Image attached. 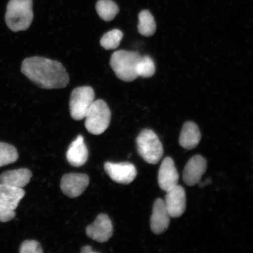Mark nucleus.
Segmentation results:
<instances>
[{
  "instance_id": "16",
  "label": "nucleus",
  "mask_w": 253,
  "mask_h": 253,
  "mask_svg": "<svg viewBox=\"0 0 253 253\" xmlns=\"http://www.w3.org/2000/svg\"><path fill=\"white\" fill-rule=\"evenodd\" d=\"M201 140V133L199 126L194 122H186L180 134L179 142L181 147L188 150L194 149Z\"/></svg>"
},
{
  "instance_id": "15",
  "label": "nucleus",
  "mask_w": 253,
  "mask_h": 253,
  "mask_svg": "<svg viewBox=\"0 0 253 253\" xmlns=\"http://www.w3.org/2000/svg\"><path fill=\"white\" fill-rule=\"evenodd\" d=\"M33 173L27 169L7 170L0 175V183L2 184L23 188L30 182Z\"/></svg>"
},
{
  "instance_id": "1",
  "label": "nucleus",
  "mask_w": 253,
  "mask_h": 253,
  "mask_svg": "<svg viewBox=\"0 0 253 253\" xmlns=\"http://www.w3.org/2000/svg\"><path fill=\"white\" fill-rule=\"evenodd\" d=\"M21 72L38 86L45 89L64 88L70 80L61 63L43 57L33 56L24 60Z\"/></svg>"
},
{
  "instance_id": "25",
  "label": "nucleus",
  "mask_w": 253,
  "mask_h": 253,
  "mask_svg": "<svg viewBox=\"0 0 253 253\" xmlns=\"http://www.w3.org/2000/svg\"><path fill=\"white\" fill-rule=\"evenodd\" d=\"M81 253H96L97 252L94 251L93 248L90 246H86L83 247L81 249Z\"/></svg>"
},
{
  "instance_id": "12",
  "label": "nucleus",
  "mask_w": 253,
  "mask_h": 253,
  "mask_svg": "<svg viewBox=\"0 0 253 253\" xmlns=\"http://www.w3.org/2000/svg\"><path fill=\"white\" fill-rule=\"evenodd\" d=\"M170 215L168 211L165 201L158 198L154 202L150 219L152 232L155 235H161L169 229L170 223Z\"/></svg>"
},
{
  "instance_id": "10",
  "label": "nucleus",
  "mask_w": 253,
  "mask_h": 253,
  "mask_svg": "<svg viewBox=\"0 0 253 253\" xmlns=\"http://www.w3.org/2000/svg\"><path fill=\"white\" fill-rule=\"evenodd\" d=\"M207 169V160L200 155H196L188 161L183 169V181L189 186L198 184Z\"/></svg>"
},
{
  "instance_id": "11",
  "label": "nucleus",
  "mask_w": 253,
  "mask_h": 253,
  "mask_svg": "<svg viewBox=\"0 0 253 253\" xmlns=\"http://www.w3.org/2000/svg\"><path fill=\"white\" fill-rule=\"evenodd\" d=\"M165 204L172 218L181 217L186 210V193L184 188L178 184L167 192Z\"/></svg>"
},
{
  "instance_id": "24",
  "label": "nucleus",
  "mask_w": 253,
  "mask_h": 253,
  "mask_svg": "<svg viewBox=\"0 0 253 253\" xmlns=\"http://www.w3.org/2000/svg\"><path fill=\"white\" fill-rule=\"evenodd\" d=\"M15 214V210L0 205V222H8L14 219Z\"/></svg>"
},
{
  "instance_id": "19",
  "label": "nucleus",
  "mask_w": 253,
  "mask_h": 253,
  "mask_svg": "<svg viewBox=\"0 0 253 253\" xmlns=\"http://www.w3.org/2000/svg\"><path fill=\"white\" fill-rule=\"evenodd\" d=\"M98 15L105 21L113 20L119 12V8L112 0H99L96 5Z\"/></svg>"
},
{
  "instance_id": "26",
  "label": "nucleus",
  "mask_w": 253,
  "mask_h": 253,
  "mask_svg": "<svg viewBox=\"0 0 253 253\" xmlns=\"http://www.w3.org/2000/svg\"><path fill=\"white\" fill-rule=\"evenodd\" d=\"M210 183H211V180L210 178H208L207 180H205L204 182H201V181L198 183V184L201 188H204V186L210 184Z\"/></svg>"
},
{
  "instance_id": "17",
  "label": "nucleus",
  "mask_w": 253,
  "mask_h": 253,
  "mask_svg": "<svg viewBox=\"0 0 253 253\" xmlns=\"http://www.w3.org/2000/svg\"><path fill=\"white\" fill-rule=\"evenodd\" d=\"M25 192L23 188L2 184L0 183V205L15 210Z\"/></svg>"
},
{
  "instance_id": "18",
  "label": "nucleus",
  "mask_w": 253,
  "mask_h": 253,
  "mask_svg": "<svg viewBox=\"0 0 253 253\" xmlns=\"http://www.w3.org/2000/svg\"><path fill=\"white\" fill-rule=\"evenodd\" d=\"M138 31L142 36L149 37L156 33V23L151 12L148 10L140 12L138 15Z\"/></svg>"
},
{
  "instance_id": "6",
  "label": "nucleus",
  "mask_w": 253,
  "mask_h": 253,
  "mask_svg": "<svg viewBox=\"0 0 253 253\" xmlns=\"http://www.w3.org/2000/svg\"><path fill=\"white\" fill-rule=\"evenodd\" d=\"M94 91L90 86H81L74 88L72 91L69 109L72 119L81 120L86 114L94 101Z\"/></svg>"
},
{
  "instance_id": "9",
  "label": "nucleus",
  "mask_w": 253,
  "mask_h": 253,
  "mask_svg": "<svg viewBox=\"0 0 253 253\" xmlns=\"http://www.w3.org/2000/svg\"><path fill=\"white\" fill-rule=\"evenodd\" d=\"M86 235L94 241L104 243L109 241L113 234V226L108 215H98L93 223L86 227Z\"/></svg>"
},
{
  "instance_id": "2",
  "label": "nucleus",
  "mask_w": 253,
  "mask_h": 253,
  "mask_svg": "<svg viewBox=\"0 0 253 253\" xmlns=\"http://www.w3.org/2000/svg\"><path fill=\"white\" fill-rule=\"evenodd\" d=\"M33 0H9L7 5L5 20L12 31H25L33 23Z\"/></svg>"
},
{
  "instance_id": "14",
  "label": "nucleus",
  "mask_w": 253,
  "mask_h": 253,
  "mask_svg": "<svg viewBox=\"0 0 253 253\" xmlns=\"http://www.w3.org/2000/svg\"><path fill=\"white\" fill-rule=\"evenodd\" d=\"M88 152L84 138L79 135L69 145L66 158L69 164L75 167H80L87 162Z\"/></svg>"
},
{
  "instance_id": "21",
  "label": "nucleus",
  "mask_w": 253,
  "mask_h": 253,
  "mask_svg": "<svg viewBox=\"0 0 253 253\" xmlns=\"http://www.w3.org/2000/svg\"><path fill=\"white\" fill-rule=\"evenodd\" d=\"M123 33L118 29L106 33L100 40L101 46L106 50L115 49L118 47L123 39Z\"/></svg>"
},
{
  "instance_id": "20",
  "label": "nucleus",
  "mask_w": 253,
  "mask_h": 253,
  "mask_svg": "<svg viewBox=\"0 0 253 253\" xmlns=\"http://www.w3.org/2000/svg\"><path fill=\"white\" fill-rule=\"evenodd\" d=\"M18 159V153L13 145L0 142V167L14 163Z\"/></svg>"
},
{
  "instance_id": "5",
  "label": "nucleus",
  "mask_w": 253,
  "mask_h": 253,
  "mask_svg": "<svg viewBox=\"0 0 253 253\" xmlns=\"http://www.w3.org/2000/svg\"><path fill=\"white\" fill-rule=\"evenodd\" d=\"M85 126L88 132L100 135L108 128L111 120V111L102 99L94 100L85 117Z\"/></svg>"
},
{
  "instance_id": "8",
  "label": "nucleus",
  "mask_w": 253,
  "mask_h": 253,
  "mask_svg": "<svg viewBox=\"0 0 253 253\" xmlns=\"http://www.w3.org/2000/svg\"><path fill=\"white\" fill-rule=\"evenodd\" d=\"M89 184V178L84 173H69L63 175L61 182V189L69 198L79 197Z\"/></svg>"
},
{
  "instance_id": "13",
  "label": "nucleus",
  "mask_w": 253,
  "mask_h": 253,
  "mask_svg": "<svg viewBox=\"0 0 253 253\" xmlns=\"http://www.w3.org/2000/svg\"><path fill=\"white\" fill-rule=\"evenodd\" d=\"M158 185L163 191L167 192L178 185L179 174L171 158H164L158 172Z\"/></svg>"
},
{
  "instance_id": "23",
  "label": "nucleus",
  "mask_w": 253,
  "mask_h": 253,
  "mask_svg": "<svg viewBox=\"0 0 253 253\" xmlns=\"http://www.w3.org/2000/svg\"><path fill=\"white\" fill-rule=\"evenodd\" d=\"M42 247L40 243L36 240H25L22 243L20 248V253H42Z\"/></svg>"
},
{
  "instance_id": "22",
  "label": "nucleus",
  "mask_w": 253,
  "mask_h": 253,
  "mask_svg": "<svg viewBox=\"0 0 253 253\" xmlns=\"http://www.w3.org/2000/svg\"><path fill=\"white\" fill-rule=\"evenodd\" d=\"M137 73L139 77L151 78L156 73V66L153 59L148 56H142L137 66Z\"/></svg>"
},
{
  "instance_id": "4",
  "label": "nucleus",
  "mask_w": 253,
  "mask_h": 253,
  "mask_svg": "<svg viewBox=\"0 0 253 253\" xmlns=\"http://www.w3.org/2000/svg\"><path fill=\"white\" fill-rule=\"evenodd\" d=\"M139 155L145 162L157 164L162 158L164 148L157 135L150 129H144L136 138Z\"/></svg>"
},
{
  "instance_id": "3",
  "label": "nucleus",
  "mask_w": 253,
  "mask_h": 253,
  "mask_svg": "<svg viewBox=\"0 0 253 253\" xmlns=\"http://www.w3.org/2000/svg\"><path fill=\"white\" fill-rule=\"evenodd\" d=\"M141 57L138 52L119 50L113 53L110 65L120 80L130 82L138 77L137 66Z\"/></svg>"
},
{
  "instance_id": "7",
  "label": "nucleus",
  "mask_w": 253,
  "mask_h": 253,
  "mask_svg": "<svg viewBox=\"0 0 253 253\" xmlns=\"http://www.w3.org/2000/svg\"><path fill=\"white\" fill-rule=\"evenodd\" d=\"M104 169L112 181L120 184H129L137 175L135 167L128 162H106L104 164Z\"/></svg>"
}]
</instances>
